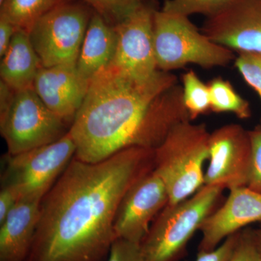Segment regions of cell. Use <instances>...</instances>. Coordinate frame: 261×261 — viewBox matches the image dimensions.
I'll list each match as a JSON object with an SVG mask.
<instances>
[{
	"mask_svg": "<svg viewBox=\"0 0 261 261\" xmlns=\"http://www.w3.org/2000/svg\"><path fill=\"white\" fill-rule=\"evenodd\" d=\"M154 168V150L134 147L97 163L73 157L41 202L25 261H107L117 210L130 187Z\"/></svg>",
	"mask_w": 261,
	"mask_h": 261,
	"instance_id": "obj_1",
	"label": "cell"
},
{
	"mask_svg": "<svg viewBox=\"0 0 261 261\" xmlns=\"http://www.w3.org/2000/svg\"><path fill=\"white\" fill-rule=\"evenodd\" d=\"M191 121L176 75L140 78L110 64L89 82L69 132L74 157L97 163L129 147L154 150L182 122Z\"/></svg>",
	"mask_w": 261,
	"mask_h": 261,
	"instance_id": "obj_2",
	"label": "cell"
},
{
	"mask_svg": "<svg viewBox=\"0 0 261 261\" xmlns=\"http://www.w3.org/2000/svg\"><path fill=\"white\" fill-rule=\"evenodd\" d=\"M209 133L192 121L174 127L154 150V171L167 190L168 205L191 197L205 185L204 162L208 159Z\"/></svg>",
	"mask_w": 261,
	"mask_h": 261,
	"instance_id": "obj_3",
	"label": "cell"
},
{
	"mask_svg": "<svg viewBox=\"0 0 261 261\" xmlns=\"http://www.w3.org/2000/svg\"><path fill=\"white\" fill-rule=\"evenodd\" d=\"M224 189L204 185L186 200L167 205L154 219L140 244L143 261H177Z\"/></svg>",
	"mask_w": 261,
	"mask_h": 261,
	"instance_id": "obj_4",
	"label": "cell"
},
{
	"mask_svg": "<svg viewBox=\"0 0 261 261\" xmlns=\"http://www.w3.org/2000/svg\"><path fill=\"white\" fill-rule=\"evenodd\" d=\"M154 55L163 71L196 64L204 68L225 66L235 58L231 49L210 40L189 17L158 9L153 19Z\"/></svg>",
	"mask_w": 261,
	"mask_h": 261,
	"instance_id": "obj_5",
	"label": "cell"
},
{
	"mask_svg": "<svg viewBox=\"0 0 261 261\" xmlns=\"http://www.w3.org/2000/svg\"><path fill=\"white\" fill-rule=\"evenodd\" d=\"M76 146L68 130L60 140L3 158L1 187L14 192L18 201L42 200L75 156Z\"/></svg>",
	"mask_w": 261,
	"mask_h": 261,
	"instance_id": "obj_6",
	"label": "cell"
},
{
	"mask_svg": "<svg viewBox=\"0 0 261 261\" xmlns=\"http://www.w3.org/2000/svg\"><path fill=\"white\" fill-rule=\"evenodd\" d=\"M94 11L77 0H63L29 32L43 67L76 65Z\"/></svg>",
	"mask_w": 261,
	"mask_h": 261,
	"instance_id": "obj_7",
	"label": "cell"
},
{
	"mask_svg": "<svg viewBox=\"0 0 261 261\" xmlns=\"http://www.w3.org/2000/svg\"><path fill=\"white\" fill-rule=\"evenodd\" d=\"M69 129L44 104L34 88L15 92L10 108L0 115V132L9 154L53 143Z\"/></svg>",
	"mask_w": 261,
	"mask_h": 261,
	"instance_id": "obj_8",
	"label": "cell"
},
{
	"mask_svg": "<svg viewBox=\"0 0 261 261\" xmlns=\"http://www.w3.org/2000/svg\"><path fill=\"white\" fill-rule=\"evenodd\" d=\"M158 9L157 0H146L115 25L118 42L111 64L140 78H148L159 70L153 42V19Z\"/></svg>",
	"mask_w": 261,
	"mask_h": 261,
	"instance_id": "obj_9",
	"label": "cell"
},
{
	"mask_svg": "<svg viewBox=\"0 0 261 261\" xmlns=\"http://www.w3.org/2000/svg\"><path fill=\"white\" fill-rule=\"evenodd\" d=\"M252 159L250 132L239 124L215 130L209 139L205 185L223 189L247 187Z\"/></svg>",
	"mask_w": 261,
	"mask_h": 261,
	"instance_id": "obj_10",
	"label": "cell"
},
{
	"mask_svg": "<svg viewBox=\"0 0 261 261\" xmlns=\"http://www.w3.org/2000/svg\"><path fill=\"white\" fill-rule=\"evenodd\" d=\"M168 201L166 186L154 168L141 176L127 190L118 206L114 221L116 238L140 245Z\"/></svg>",
	"mask_w": 261,
	"mask_h": 261,
	"instance_id": "obj_11",
	"label": "cell"
},
{
	"mask_svg": "<svg viewBox=\"0 0 261 261\" xmlns=\"http://www.w3.org/2000/svg\"><path fill=\"white\" fill-rule=\"evenodd\" d=\"M200 31L228 49L261 53V0H233L207 18Z\"/></svg>",
	"mask_w": 261,
	"mask_h": 261,
	"instance_id": "obj_12",
	"label": "cell"
},
{
	"mask_svg": "<svg viewBox=\"0 0 261 261\" xmlns=\"http://www.w3.org/2000/svg\"><path fill=\"white\" fill-rule=\"evenodd\" d=\"M229 191L224 205L211 213L201 225L199 252L214 250L228 237L261 221V193L247 187Z\"/></svg>",
	"mask_w": 261,
	"mask_h": 261,
	"instance_id": "obj_13",
	"label": "cell"
},
{
	"mask_svg": "<svg viewBox=\"0 0 261 261\" xmlns=\"http://www.w3.org/2000/svg\"><path fill=\"white\" fill-rule=\"evenodd\" d=\"M89 82L76 65H60L39 70L34 83L36 93L69 128L88 92Z\"/></svg>",
	"mask_w": 261,
	"mask_h": 261,
	"instance_id": "obj_14",
	"label": "cell"
},
{
	"mask_svg": "<svg viewBox=\"0 0 261 261\" xmlns=\"http://www.w3.org/2000/svg\"><path fill=\"white\" fill-rule=\"evenodd\" d=\"M42 200L17 202L0 224V261H25L32 248Z\"/></svg>",
	"mask_w": 261,
	"mask_h": 261,
	"instance_id": "obj_15",
	"label": "cell"
},
{
	"mask_svg": "<svg viewBox=\"0 0 261 261\" xmlns=\"http://www.w3.org/2000/svg\"><path fill=\"white\" fill-rule=\"evenodd\" d=\"M42 67V62L33 47L29 33L17 29L8 50L2 57V82L15 92L34 88V81Z\"/></svg>",
	"mask_w": 261,
	"mask_h": 261,
	"instance_id": "obj_16",
	"label": "cell"
},
{
	"mask_svg": "<svg viewBox=\"0 0 261 261\" xmlns=\"http://www.w3.org/2000/svg\"><path fill=\"white\" fill-rule=\"evenodd\" d=\"M117 34L97 13H93L81 49L76 68L83 78L90 81L112 63L116 55Z\"/></svg>",
	"mask_w": 261,
	"mask_h": 261,
	"instance_id": "obj_17",
	"label": "cell"
},
{
	"mask_svg": "<svg viewBox=\"0 0 261 261\" xmlns=\"http://www.w3.org/2000/svg\"><path fill=\"white\" fill-rule=\"evenodd\" d=\"M63 0H3L0 15L8 19L17 29L30 32L38 19Z\"/></svg>",
	"mask_w": 261,
	"mask_h": 261,
	"instance_id": "obj_18",
	"label": "cell"
},
{
	"mask_svg": "<svg viewBox=\"0 0 261 261\" xmlns=\"http://www.w3.org/2000/svg\"><path fill=\"white\" fill-rule=\"evenodd\" d=\"M211 111L215 113H232L240 119L251 116L248 101L242 97L228 81L218 77L208 84Z\"/></svg>",
	"mask_w": 261,
	"mask_h": 261,
	"instance_id": "obj_19",
	"label": "cell"
},
{
	"mask_svg": "<svg viewBox=\"0 0 261 261\" xmlns=\"http://www.w3.org/2000/svg\"><path fill=\"white\" fill-rule=\"evenodd\" d=\"M184 102L191 121L211 110L210 90L193 70L182 76Z\"/></svg>",
	"mask_w": 261,
	"mask_h": 261,
	"instance_id": "obj_20",
	"label": "cell"
},
{
	"mask_svg": "<svg viewBox=\"0 0 261 261\" xmlns=\"http://www.w3.org/2000/svg\"><path fill=\"white\" fill-rule=\"evenodd\" d=\"M89 6L110 25L115 27L146 0H77Z\"/></svg>",
	"mask_w": 261,
	"mask_h": 261,
	"instance_id": "obj_21",
	"label": "cell"
},
{
	"mask_svg": "<svg viewBox=\"0 0 261 261\" xmlns=\"http://www.w3.org/2000/svg\"><path fill=\"white\" fill-rule=\"evenodd\" d=\"M233 0H164L161 10L189 17L202 14L207 18L224 9Z\"/></svg>",
	"mask_w": 261,
	"mask_h": 261,
	"instance_id": "obj_22",
	"label": "cell"
},
{
	"mask_svg": "<svg viewBox=\"0 0 261 261\" xmlns=\"http://www.w3.org/2000/svg\"><path fill=\"white\" fill-rule=\"evenodd\" d=\"M235 66L261 99V53H239Z\"/></svg>",
	"mask_w": 261,
	"mask_h": 261,
	"instance_id": "obj_23",
	"label": "cell"
},
{
	"mask_svg": "<svg viewBox=\"0 0 261 261\" xmlns=\"http://www.w3.org/2000/svg\"><path fill=\"white\" fill-rule=\"evenodd\" d=\"M252 144V159L247 187L261 193V125L249 130Z\"/></svg>",
	"mask_w": 261,
	"mask_h": 261,
	"instance_id": "obj_24",
	"label": "cell"
},
{
	"mask_svg": "<svg viewBox=\"0 0 261 261\" xmlns=\"http://www.w3.org/2000/svg\"><path fill=\"white\" fill-rule=\"evenodd\" d=\"M228 261H261L252 228H245L240 231L238 243Z\"/></svg>",
	"mask_w": 261,
	"mask_h": 261,
	"instance_id": "obj_25",
	"label": "cell"
},
{
	"mask_svg": "<svg viewBox=\"0 0 261 261\" xmlns=\"http://www.w3.org/2000/svg\"><path fill=\"white\" fill-rule=\"evenodd\" d=\"M107 261H143L140 244L117 238L111 247Z\"/></svg>",
	"mask_w": 261,
	"mask_h": 261,
	"instance_id": "obj_26",
	"label": "cell"
},
{
	"mask_svg": "<svg viewBox=\"0 0 261 261\" xmlns=\"http://www.w3.org/2000/svg\"><path fill=\"white\" fill-rule=\"evenodd\" d=\"M240 231L233 233L224 240V243L214 250L199 252L196 261H228L238 243Z\"/></svg>",
	"mask_w": 261,
	"mask_h": 261,
	"instance_id": "obj_27",
	"label": "cell"
},
{
	"mask_svg": "<svg viewBox=\"0 0 261 261\" xmlns=\"http://www.w3.org/2000/svg\"><path fill=\"white\" fill-rule=\"evenodd\" d=\"M17 29H18L8 19L0 15V56L1 58L8 50L12 38Z\"/></svg>",
	"mask_w": 261,
	"mask_h": 261,
	"instance_id": "obj_28",
	"label": "cell"
},
{
	"mask_svg": "<svg viewBox=\"0 0 261 261\" xmlns=\"http://www.w3.org/2000/svg\"><path fill=\"white\" fill-rule=\"evenodd\" d=\"M18 202L14 192L6 187H1L0 190V224L5 221L12 209Z\"/></svg>",
	"mask_w": 261,
	"mask_h": 261,
	"instance_id": "obj_29",
	"label": "cell"
},
{
	"mask_svg": "<svg viewBox=\"0 0 261 261\" xmlns=\"http://www.w3.org/2000/svg\"><path fill=\"white\" fill-rule=\"evenodd\" d=\"M253 238L261 257V225L260 227L253 229Z\"/></svg>",
	"mask_w": 261,
	"mask_h": 261,
	"instance_id": "obj_30",
	"label": "cell"
},
{
	"mask_svg": "<svg viewBox=\"0 0 261 261\" xmlns=\"http://www.w3.org/2000/svg\"><path fill=\"white\" fill-rule=\"evenodd\" d=\"M3 0H0V3H3Z\"/></svg>",
	"mask_w": 261,
	"mask_h": 261,
	"instance_id": "obj_31",
	"label": "cell"
}]
</instances>
